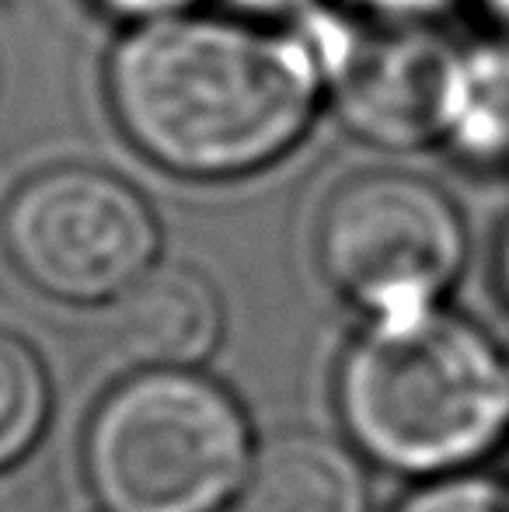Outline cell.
I'll return each mask as SVG.
<instances>
[{"mask_svg": "<svg viewBox=\"0 0 509 512\" xmlns=\"http://www.w3.org/2000/svg\"><path fill=\"white\" fill-rule=\"evenodd\" d=\"M328 77L311 35L224 14L133 25L105 60V102L129 147L192 182L245 178L314 126Z\"/></svg>", "mask_w": 509, "mask_h": 512, "instance_id": "6da1fadb", "label": "cell"}, {"mask_svg": "<svg viewBox=\"0 0 509 512\" xmlns=\"http://www.w3.org/2000/svg\"><path fill=\"white\" fill-rule=\"evenodd\" d=\"M339 415L391 471L461 474L509 436V352L440 304L374 317L342 356Z\"/></svg>", "mask_w": 509, "mask_h": 512, "instance_id": "7a4b0ae2", "label": "cell"}, {"mask_svg": "<svg viewBox=\"0 0 509 512\" xmlns=\"http://www.w3.org/2000/svg\"><path fill=\"white\" fill-rule=\"evenodd\" d=\"M248 450V422L224 387L150 370L95 408L84 474L109 512H217L245 481Z\"/></svg>", "mask_w": 509, "mask_h": 512, "instance_id": "3957f363", "label": "cell"}, {"mask_svg": "<svg viewBox=\"0 0 509 512\" xmlns=\"http://www.w3.org/2000/svg\"><path fill=\"white\" fill-rule=\"evenodd\" d=\"M314 258L332 290L370 317L436 307L468 262V223L415 171H356L318 209Z\"/></svg>", "mask_w": 509, "mask_h": 512, "instance_id": "277c9868", "label": "cell"}, {"mask_svg": "<svg viewBox=\"0 0 509 512\" xmlns=\"http://www.w3.org/2000/svg\"><path fill=\"white\" fill-rule=\"evenodd\" d=\"M4 244L14 269L39 293L98 304L150 272L157 220L119 175L60 164L21 182L4 209Z\"/></svg>", "mask_w": 509, "mask_h": 512, "instance_id": "5b68a950", "label": "cell"}, {"mask_svg": "<svg viewBox=\"0 0 509 512\" xmlns=\"http://www.w3.org/2000/svg\"><path fill=\"white\" fill-rule=\"evenodd\" d=\"M297 25L311 35L328 77V102L356 140L381 150L447 143L464 46L433 25L363 21L328 4Z\"/></svg>", "mask_w": 509, "mask_h": 512, "instance_id": "8992f818", "label": "cell"}, {"mask_svg": "<svg viewBox=\"0 0 509 512\" xmlns=\"http://www.w3.org/2000/svg\"><path fill=\"white\" fill-rule=\"evenodd\" d=\"M112 317L123 356L147 370H185L203 363L224 324L213 283L185 265L150 269L123 293Z\"/></svg>", "mask_w": 509, "mask_h": 512, "instance_id": "52a82bcc", "label": "cell"}, {"mask_svg": "<svg viewBox=\"0 0 509 512\" xmlns=\"http://www.w3.org/2000/svg\"><path fill=\"white\" fill-rule=\"evenodd\" d=\"M370 488L360 460L328 436L286 432L258 453L245 512H367Z\"/></svg>", "mask_w": 509, "mask_h": 512, "instance_id": "ba28073f", "label": "cell"}, {"mask_svg": "<svg viewBox=\"0 0 509 512\" xmlns=\"http://www.w3.org/2000/svg\"><path fill=\"white\" fill-rule=\"evenodd\" d=\"M443 147L471 168H509V32L464 46L454 119Z\"/></svg>", "mask_w": 509, "mask_h": 512, "instance_id": "9c48e42d", "label": "cell"}, {"mask_svg": "<svg viewBox=\"0 0 509 512\" xmlns=\"http://www.w3.org/2000/svg\"><path fill=\"white\" fill-rule=\"evenodd\" d=\"M49 384L39 356L11 331H0V471L39 439Z\"/></svg>", "mask_w": 509, "mask_h": 512, "instance_id": "30bf717a", "label": "cell"}, {"mask_svg": "<svg viewBox=\"0 0 509 512\" xmlns=\"http://www.w3.org/2000/svg\"><path fill=\"white\" fill-rule=\"evenodd\" d=\"M394 512H509V485L482 474H447L412 492Z\"/></svg>", "mask_w": 509, "mask_h": 512, "instance_id": "8fae6325", "label": "cell"}, {"mask_svg": "<svg viewBox=\"0 0 509 512\" xmlns=\"http://www.w3.org/2000/svg\"><path fill=\"white\" fill-rule=\"evenodd\" d=\"M356 14L374 21H394V25H433L461 0H349Z\"/></svg>", "mask_w": 509, "mask_h": 512, "instance_id": "7c38bea8", "label": "cell"}, {"mask_svg": "<svg viewBox=\"0 0 509 512\" xmlns=\"http://www.w3.org/2000/svg\"><path fill=\"white\" fill-rule=\"evenodd\" d=\"M102 14L123 21L126 28L133 25H147V21H161L171 14H185L196 11L199 0H91Z\"/></svg>", "mask_w": 509, "mask_h": 512, "instance_id": "4fadbf2b", "label": "cell"}, {"mask_svg": "<svg viewBox=\"0 0 509 512\" xmlns=\"http://www.w3.org/2000/svg\"><path fill=\"white\" fill-rule=\"evenodd\" d=\"M238 18L262 21V25H293L307 11L321 7L325 0H224Z\"/></svg>", "mask_w": 509, "mask_h": 512, "instance_id": "5bb4252c", "label": "cell"}, {"mask_svg": "<svg viewBox=\"0 0 509 512\" xmlns=\"http://www.w3.org/2000/svg\"><path fill=\"white\" fill-rule=\"evenodd\" d=\"M496 276H499V286H503V297L509 304V223L499 237V251H496Z\"/></svg>", "mask_w": 509, "mask_h": 512, "instance_id": "9a60e30c", "label": "cell"}, {"mask_svg": "<svg viewBox=\"0 0 509 512\" xmlns=\"http://www.w3.org/2000/svg\"><path fill=\"white\" fill-rule=\"evenodd\" d=\"M482 11L489 14L499 32H509V0H482Z\"/></svg>", "mask_w": 509, "mask_h": 512, "instance_id": "2e32d148", "label": "cell"}]
</instances>
